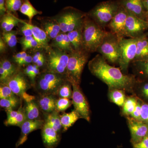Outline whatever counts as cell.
Segmentation results:
<instances>
[{
  "label": "cell",
  "instance_id": "obj_22",
  "mask_svg": "<svg viewBox=\"0 0 148 148\" xmlns=\"http://www.w3.org/2000/svg\"><path fill=\"white\" fill-rule=\"evenodd\" d=\"M137 51L134 61H139L148 58V38L144 36L137 38Z\"/></svg>",
  "mask_w": 148,
  "mask_h": 148
},
{
  "label": "cell",
  "instance_id": "obj_1",
  "mask_svg": "<svg viewBox=\"0 0 148 148\" xmlns=\"http://www.w3.org/2000/svg\"><path fill=\"white\" fill-rule=\"evenodd\" d=\"M88 67L90 73L106 84L110 90H130L135 85L134 76L125 75L120 68L111 66L100 54L88 62Z\"/></svg>",
  "mask_w": 148,
  "mask_h": 148
},
{
  "label": "cell",
  "instance_id": "obj_24",
  "mask_svg": "<svg viewBox=\"0 0 148 148\" xmlns=\"http://www.w3.org/2000/svg\"><path fill=\"white\" fill-rule=\"evenodd\" d=\"M24 108L27 119H40V109L36 99L31 101L25 102Z\"/></svg>",
  "mask_w": 148,
  "mask_h": 148
},
{
  "label": "cell",
  "instance_id": "obj_16",
  "mask_svg": "<svg viewBox=\"0 0 148 148\" xmlns=\"http://www.w3.org/2000/svg\"><path fill=\"white\" fill-rule=\"evenodd\" d=\"M43 143L46 148H55L61 140V135L50 126L44 124L41 129Z\"/></svg>",
  "mask_w": 148,
  "mask_h": 148
},
{
  "label": "cell",
  "instance_id": "obj_21",
  "mask_svg": "<svg viewBox=\"0 0 148 148\" xmlns=\"http://www.w3.org/2000/svg\"><path fill=\"white\" fill-rule=\"evenodd\" d=\"M82 25L81 27L67 33L74 50H83L82 41Z\"/></svg>",
  "mask_w": 148,
  "mask_h": 148
},
{
  "label": "cell",
  "instance_id": "obj_30",
  "mask_svg": "<svg viewBox=\"0 0 148 148\" xmlns=\"http://www.w3.org/2000/svg\"><path fill=\"white\" fill-rule=\"evenodd\" d=\"M72 87L71 84L67 79L59 88L57 91L56 96L58 98L71 99L72 98L73 93Z\"/></svg>",
  "mask_w": 148,
  "mask_h": 148
},
{
  "label": "cell",
  "instance_id": "obj_44",
  "mask_svg": "<svg viewBox=\"0 0 148 148\" xmlns=\"http://www.w3.org/2000/svg\"><path fill=\"white\" fill-rule=\"evenodd\" d=\"M38 47H40L38 43L37 42V41L34 38L31 41L29 42L27 44L22 46L23 50L24 51L29 49Z\"/></svg>",
  "mask_w": 148,
  "mask_h": 148
},
{
  "label": "cell",
  "instance_id": "obj_39",
  "mask_svg": "<svg viewBox=\"0 0 148 148\" xmlns=\"http://www.w3.org/2000/svg\"><path fill=\"white\" fill-rule=\"evenodd\" d=\"M12 14L9 12H7L3 16L1 17V29H2L3 32L4 31L6 27L8 26L10 21L11 18L12 16Z\"/></svg>",
  "mask_w": 148,
  "mask_h": 148
},
{
  "label": "cell",
  "instance_id": "obj_38",
  "mask_svg": "<svg viewBox=\"0 0 148 148\" xmlns=\"http://www.w3.org/2000/svg\"><path fill=\"white\" fill-rule=\"evenodd\" d=\"M140 121L148 124V104H144L141 106Z\"/></svg>",
  "mask_w": 148,
  "mask_h": 148
},
{
  "label": "cell",
  "instance_id": "obj_54",
  "mask_svg": "<svg viewBox=\"0 0 148 148\" xmlns=\"http://www.w3.org/2000/svg\"><path fill=\"white\" fill-rule=\"evenodd\" d=\"M143 1L144 7L148 12V0H143Z\"/></svg>",
  "mask_w": 148,
  "mask_h": 148
},
{
  "label": "cell",
  "instance_id": "obj_4",
  "mask_svg": "<svg viewBox=\"0 0 148 148\" xmlns=\"http://www.w3.org/2000/svg\"><path fill=\"white\" fill-rule=\"evenodd\" d=\"M86 15L74 8L67 7L53 18L59 24L61 32L68 33L81 27Z\"/></svg>",
  "mask_w": 148,
  "mask_h": 148
},
{
  "label": "cell",
  "instance_id": "obj_50",
  "mask_svg": "<svg viewBox=\"0 0 148 148\" xmlns=\"http://www.w3.org/2000/svg\"><path fill=\"white\" fill-rule=\"evenodd\" d=\"M6 48V44L1 36L0 38V52L1 53H3L5 51Z\"/></svg>",
  "mask_w": 148,
  "mask_h": 148
},
{
  "label": "cell",
  "instance_id": "obj_34",
  "mask_svg": "<svg viewBox=\"0 0 148 148\" xmlns=\"http://www.w3.org/2000/svg\"><path fill=\"white\" fill-rule=\"evenodd\" d=\"M7 12H16L19 10L23 3L22 0H5Z\"/></svg>",
  "mask_w": 148,
  "mask_h": 148
},
{
  "label": "cell",
  "instance_id": "obj_5",
  "mask_svg": "<svg viewBox=\"0 0 148 148\" xmlns=\"http://www.w3.org/2000/svg\"><path fill=\"white\" fill-rule=\"evenodd\" d=\"M88 58V53L84 50L75 51L69 53L66 77L71 84L80 85L82 74Z\"/></svg>",
  "mask_w": 148,
  "mask_h": 148
},
{
  "label": "cell",
  "instance_id": "obj_2",
  "mask_svg": "<svg viewBox=\"0 0 148 148\" xmlns=\"http://www.w3.org/2000/svg\"><path fill=\"white\" fill-rule=\"evenodd\" d=\"M82 32L83 48L88 53L97 51L109 33L96 24L87 14L83 23Z\"/></svg>",
  "mask_w": 148,
  "mask_h": 148
},
{
  "label": "cell",
  "instance_id": "obj_46",
  "mask_svg": "<svg viewBox=\"0 0 148 148\" xmlns=\"http://www.w3.org/2000/svg\"><path fill=\"white\" fill-rule=\"evenodd\" d=\"M33 62V57L30 55H27L24 60L19 62L17 64L19 66H26L30 65Z\"/></svg>",
  "mask_w": 148,
  "mask_h": 148
},
{
  "label": "cell",
  "instance_id": "obj_52",
  "mask_svg": "<svg viewBox=\"0 0 148 148\" xmlns=\"http://www.w3.org/2000/svg\"><path fill=\"white\" fill-rule=\"evenodd\" d=\"M142 91L144 96L148 98V83L143 86Z\"/></svg>",
  "mask_w": 148,
  "mask_h": 148
},
{
  "label": "cell",
  "instance_id": "obj_19",
  "mask_svg": "<svg viewBox=\"0 0 148 148\" xmlns=\"http://www.w3.org/2000/svg\"><path fill=\"white\" fill-rule=\"evenodd\" d=\"M41 25L42 29L45 31L50 40L55 38L61 32L59 24L53 17L42 19Z\"/></svg>",
  "mask_w": 148,
  "mask_h": 148
},
{
  "label": "cell",
  "instance_id": "obj_36",
  "mask_svg": "<svg viewBox=\"0 0 148 148\" xmlns=\"http://www.w3.org/2000/svg\"><path fill=\"white\" fill-rule=\"evenodd\" d=\"M15 95L8 86L1 83L0 86V99L9 98Z\"/></svg>",
  "mask_w": 148,
  "mask_h": 148
},
{
  "label": "cell",
  "instance_id": "obj_40",
  "mask_svg": "<svg viewBox=\"0 0 148 148\" xmlns=\"http://www.w3.org/2000/svg\"><path fill=\"white\" fill-rule=\"evenodd\" d=\"M19 23H20V19H18L15 16L12 15L9 23L3 32H8L12 31V29L14 28V27L18 25Z\"/></svg>",
  "mask_w": 148,
  "mask_h": 148
},
{
  "label": "cell",
  "instance_id": "obj_31",
  "mask_svg": "<svg viewBox=\"0 0 148 148\" xmlns=\"http://www.w3.org/2000/svg\"><path fill=\"white\" fill-rule=\"evenodd\" d=\"M16 33L17 32L14 31L3 32L2 37L9 47L12 48L16 46L17 42Z\"/></svg>",
  "mask_w": 148,
  "mask_h": 148
},
{
  "label": "cell",
  "instance_id": "obj_23",
  "mask_svg": "<svg viewBox=\"0 0 148 148\" xmlns=\"http://www.w3.org/2000/svg\"><path fill=\"white\" fill-rule=\"evenodd\" d=\"M59 112L55 110L51 113L45 115L44 120L45 124L55 130L56 132L61 134L63 132V127L61 121V118Z\"/></svg>",
  "mask_w": 148,
  "mask_h": 148
},
{
  "label": "cell",
  "instance_id": "obj_9",
  "mask_svg": "<svg viewBox=\"0 0 148 148\" xmlns=\"http://www.w3.org/2000/svg\"><path fill=\"white\" fill-rule=\"evenodd\" d=\"M137 38H122L119 41L120 69L124 72L128 68L130 63L133 61L137 51Z\"/></svg>",
  "mask_w": 148,
  "mask_h": 148
},
{
  "label": "cell",
  "instance_id": "obj_32",
  "mask_svg": "<svg viewBox=\"0 0 148 148\" xmlns=\"http://www.w3.org/2000/svg\"><path fill=\"white\" fill-rule=\"evenodd\" d=\"M138 103L134 98H128L125 100L123 106V112L125 115H131L133 112Z\"/></svg>",
  "mask_w": 148,
  "mask_h": 148
},
{
  "label": "cell",
  "instance_id": "obj_10",
  "mask_svg": "<svg viewBox=\"0 0 148 148\" xmlns=\"http://www.w3.org/2000/svg\"><path fill=\"white\" fill-rule=\"evenodd\" d=\"M29 78L23 71L18 69L3 84L8 86L12 92L21 99L27 90L32 86V82Z\"/></svg>",
  "mask_w": 148,
  "mask_h": 148
},
{
  "label": "cell",
  "instance_id": "obj_42",
  "mask_svg": "<svg viewBox=\"0 0 148 148\" xmlns=\"http://www.w3.org/2000/svg\"><path fill=\"white\" fill-rule=\"evenodd\" d=\"M141 106H142L140 105V103H138L135 110L131 114L133 119L140 121L141 115Z\"/></svg>",
  "mask_w": 148,
  "mask_h": 148
},
{
  "label": "cell",
  "instance_id": "obj_15",
  "mask_svg": "<svg viewBox=\"0 0 148 148\" xmlns=\"http://www.w3.org/2000/svg\"><path fill=\"white\" fill-rule=\"evenodd\" d=\"M44 124V120L27 119L20 127L21 129V135L16 143V148L26 142L27 140V136L30 133L37 130L41 129Z\"/></svg>",
  "mask_w": 148,
  "mask_h": 148
},
{
  "label": "cell",
  "instance_id": "obj_25",
  "mask_svg": "<svg viewBox=\"0 0 148 148\" xmlns=\"http://www.w3.org/2000/svg\"><path fill=\"white\" fill-rule=\"evenodd\" d=\"M61 121L63 127V132H66L69 128L71 127L77 121L80 119L79 115L75 110L71 111L70 112L64 113L60 115Z\"/></svg>",
  "mask_w": 148,
  "mask_h": 148
},
{
  "label": "cell",
  "instance_id": "obj_14",
  "mask_svg": "<svg viewBox=\"0 0 148 148\" xmlns=\"http://www.w3.org/2000/svg\"><path fill=\"white\" fill-rule=\"evenodd\" d=\"M128 125L133 144L139 143L148 134V125L147 123L135 119L128 120Z\"/></svg>",
  "mask_w": 148,
  "mask_h": 148
},
{
  "label": "cell",
  "instance_id": "obj_8",
  "mask_svg": "<svg viewBox=\"0 0 148 148\" xmlns=\"http://www.w3.org/2000/svg\"><path fill=\"white\" fill-rule=\"evenodd\" d=\"M119 39L110 32L103 40L97 51L112 64L118 63L120 58Z\"/></svg>",
  "mask_w": 148,
  "mask_h": 148
},
{
  "label": "cell",
  "instance_id": "obj_28",
  "mask_svg": "<svg viewBox=\"0 0 148 148\" xmlns=\"http://www.w3.org/2000/svg\"><path fill=\"white\" fill-rule=\"evenodd\" d=\"M109 96L111 101L119 106H123L126 100L124 91L122 89L111 90Z\"/></svg>",
  "mask_w": 148,
  "mask_h": 148
},
{
  "label": "cell",
  "instance_id": "obj_6",
  "mask_svg": "<svg viewBox=\"0 0 148 148\" xmlns=\"http://www.w3.org/2000/svg\"><path fill=\"white\" fill-rule=\"evenodd\" d=\"M120 7L119 2H103L95 6L87 14L96 24L104 29L116 15Z\"/></svg>",
  "mask_w": 148,
  "mask_h": 148
},
{
  "label": "cell",
  "instance_id": "obj_48",
  "mask_svg": "<svg viewBox=\"0 0 148 148\" xmlns=\"http://www.w3.org/2000/svg\"><path fill=\"white\" fill-rule=\"evenodd\" d=\"M33 70H34V66L33 65L30 64L28 65L23 71L25 75L29 78V79L32 75Z\"/></svg>",
  "mask_w": 148,
  "mask_h": 148
},
{
  "label": "cell",
  "instance_id": "obj_35",
  "mask_svg": "<svg viewBox=\"0 0 148 148\" xmlns=\"http://www.w3.org/2000/svg\"><path fill=\"white\" fill-rule=\"evenodd\" d=\"M0 66H1L3 69L5 70L8 74L9 77L13 75L18 70L14 64L7 59H3L1 61Z\"/></svg>",
  "mask_w": 148,
  "mask_h": 148
},
{
  "label": "cell",
  "instance_id": "obj_55",
  "mask_svg": "<svg viewBox=\"0 0 148 148\" xmlns=\"http://www.w3.org/2000/svg\"><path fill=\"white\" fill-rule=\"evenodd\" d=\"M147 23L148 26V12L147 14Z\"/></svg>",
  "mask_w": 148,
  "mask_h": 148
},
{
  "label": "cell",
  "instance_id": "obj_18",
  "mask_svg": "<svg viewBox=\"0 0 148 148\" xmlns=\"http://www.w3.org/2000/svg\"><path fill=\"white\" fill-rule=\"evenodd\" d=\"M57 98V96L53 95H40L36 101L40 110L44 115L56 110V102Z\"/></svg>",
  "mask_w": 148,
  "mask_h": 148
},
{
  "label": "cell",
  "instance_id": "obj_45",
  "mask_svg": "<svg viewBox=\"0 0 148 148\" xmlns=\"http://www.w3.org/2000/svg\"><path fill=\"white\" fill-rule=\"evenodd\" d=\"M27 55H28L25 51H21V52L16 53V55L13 56L14 60L17 64L19 62H21L22 60H24Z\"/></svg>",
  "mask_w": 148,
  "mask_h": 148
},
{
  "label": "cell",
  "instance_id": "obj_37",
  "mask_svg": "<svg viewBox=\"0 0 148 148\" xmlns=\"http://www.w3.org/2000/svg\"><path fill=\"white\" fill-rule=\"evenodd\" d=\"M20 21L22 24V26L20 27V31L24 36H33L32 29L28 26L27 23L21 19H20Z\"/></svg>",
  "mask_w": 148,
  "mask_h": 148
},
{
  "label": "cell",
  "instance_id": "obj_43",
  "mask_svg": "<svg viewBox=\"0 0 148 148\" xmlns=\"http://www.w3.org/2000/svg\"><path fill=\"white\" fill-rule=\"evenodd\" d=\"M134 148H148V136L147 135L139 143L133 144Z\"/></svg>",
  "mask_w": 148,
  "mask_h": 148
},
{
  "label": "cell",
  "instance_id": "obj_3",
  "mask_svg": "<svg viewBox=\"0 0 148 148\" xmlns=\"http://www.w3.org/2000/svg\"><path fill=\"white\" fill-rule=\"evenodd\" d=\"M66 80L67 79L65 75L44 71L38 75L33 86L40 96L49 95L56 96L59 88Z\"/></svg>",
  "mask_w": 148,
  "mask_h": 148
},
{
  "label": "cell",
  "instance_id": "obj_17",
  "mask_svg": "<svg viewBox=\"0 0 148 148\" xmlns=\"http://www.w3.org/2000/svg\"><path fill=\"white\" fill-rule=\"evenodd\" d=\"M119 3L128 12L144 20L145 7L143 0H120Z\"/></svg>",
  "mask_w": 148,
  "mask_h": 148
},
{
  "label": "cell",
  "instance_id": "obj_47",
  "mask_svg": "<svg viewBox=\"0 0 148 148\" xmlns=\"http://www.w3.org/2000/svg\"><path fill=\"white\" fill-rule=\"evenodd\" d=\"M7 13L5 6V0H0V15L2 16Z\"/></svg>",
  "mask_w": 148,
  "mask_h": 148
},
{
  "label": "cell",
  "instance_id": "obj_51",
  "mask_svg": "<svg viewBox=\"0 0 148 148\" xmlns=\"http://www.w3.org/2000/svg\"><path fill=\"white\" fill-rule=\"evenodd\" d=\"M46 64V57H45L44 56H43L42 57H40V59H39L36 65H37V66L39 67V68H40V67H42L43 66L45 65Z\"/></svg>",
  "mask_w": 148,
  "mask_h": 148
},
{
  "label": "cell",
  "instance_id": "obj_13",
  "mask_svg": "<svg viewBox=\"0 0 148 148\" xmlns=\"http://www.w3.org/2000/svg\"><path fill=\"white\" fill-rule=\"evenodd\" d=\"M127 15V11L120 5L116 14L108 24L110 33L119 39L125 37V29Z\"/></svg>",
  "mask_w": 148,
  "mask_h": 148
},
{
  "label": "cell",
  "instance_id": "obj_7",
  "mask_svg": "<svg viewBox=\"0 0 148 148\" xmlns=\"http://www.w3.org/2000/svg\"><path fill=\"white\" fill-rule=\"evenodd\" d=\"M46 51L47 53L45 71L65 75L69 62V53L51 46Z\"/></svg>",
  "mask_w": 148,
  "mask_h": 148
},
{
  "label": "cell",
  "instance_id": "obj_11",
  "mask_svg": "<svg viewBox=\"0 0 148 148\" xmlns=\"http://www.w3.org/2000/svg\"><path fill=\"white\" fill-rule=\"evenodd\" d=\"M71 84L73 90L72 102L75 110L79 115L81 118L89 122L90 109L86 98L82 91L79 85L74 83Z\"/></svg>",
  "mask_w": 148,
  "mask_h": 148
},
{
  "label": "cell",
  "instance_id": "obj_41",
  "mask_svg": "<svg viewBox=\"0 0 148 148\" xmlns=\"http://www.w3.org/2000/svg\"><path fill=\"white\" fill-rule=\"evenodd\" d=\"M139 64L140 69L146 75L148 76V58L142 61H135Z\"/></svg>",
  "mask_w": 148,
  "mask_h": 148
},
{
  "label": "cell",
  "instance_id": "obj_20",
  "mask_svg": "<svg viewBox=\"0 0 148 148\" xmlns=\"http://www.w3.org/2000/svg\"><path fill=\"white\" fill-rule=\"evenodd\" d=\"M27 24L32 29L33 36L38 43L40 47L47 50L50 46L49 44L50 39L45 31L42 29L30 23H27Z\"/></svg>",
  "mask_w": 148,
  "mask_h": 148
},
{
  "label": "cell",
  "instance_id": "obj_29",
  "mask_svg": "<svg viewBox=\"0 0 148 148\" xmlns=\"http://www.w3.org/2000/svg\"><path fill=\"white\" fill-rule=\"evenodd\" d=\"M20 105L18 108V113L14 118L9 121H5L4 124L6 126L13 125L20 127L21 125L27 120V116L25 114L24 108Z\"/></svg>",
  "mask_w": 148,
  "mask_h": 148
},
{
  "label": "cell",
  "instance_id": "obj_53",
  "mask_svg": "<svg viewBox=\"0 0 148 148\" xmlns=\"http://www.w3.org/2000/svg\"><path fill=\"white\" fill-rule=\"evenodd\" d=\"M39 57H38V55H37L36 53H35L34 55L33 56V63L34 64H36L38 61L39 59H40Z\"/></svg>",
  "mask_w": 148,
  "mask_h": 148
},
{
  "label": "cell",
  "instance_id": "obj_27",
  "mask_svg": "<svg viewBox=\"0 0 148 148\" xmlns=\"http://www.w3.org/2000/svg\"><path fill=\"white\" fill-rule=\"evenodd\" d=\"M21 99L16 95L6 98L0 99V106L5 111L13 110L21 103Z\"/></svg>",
  "mask_w": 148,
  "mask_h": 148
},
{
  "label": "cell",
  "instance_id": "obj_26",
  "mask_svg": "<svg viewBox=\"0 0 148 148\" xmlns=\"http://www.w3.org/2000/svg\"><path fill=\"white\" fill-rule=\"evenodd\" d=\"M19 11L21 13L28 17L30 22H32L34 16L42 13V12L37 10L33 6L29 0H24L23 1V4Z\"/></svg>",
  "mask_w": 148,
  "mask_h": 148
},
{
  "label": "cell",
  "instance_id": "obj_33",
  "mask_svg": "<svg viewBox=\"0 0 148 148\" xmlns=\"http://www.w3.org/2000/svg\"><path fill=\"white\" fill-rule=\"evenodd\" d=\"M73 104L72 101L66 98H58L56 102V110L59 112L66 110Z\"/></svg>",
  "mask_w": 148,
  "mask_h": 148
},
{
  "label": "cell",
  "instance_id": "obj_12",
  "mask_svg": "<svg viewBox=\"0 0 148 148\" xmlns=\"http://www.w3.org/2000/svg\"><path fill=\"white\" fill-rule=\"evenodd\" d=\"M147 27V21L128 12L125 29V37L137 38L142 36Z\"/></svg>",
  "mask_w": 148,
  "mask_h": 148
},
{
  "label": "cell",
  "instance_id": "obj_56",
  "mask_svg": "<svg viewBox=\"0 0 148 148\" xmlns=\"http://www.w3.org/2000/svg\"></svg>",
  "mask_w": 148,
  "mask_h": 148
},
{
  "label": "cell",
  "instance_id": "obj_49",
  "mask_svg": "<svg viewBox=\"0 0 148 148\" xmlns=\"http://www.w3.org/2000/svg\"><path fill=\"white\" fill-rule=\"evenodd\" d=\"M34 38L33 36H24L21 38L20 40V43L21 45L23 46L29 43V42L32 41V40L34 39Z\"/></svg>",
  "mask_w": 148,
  "mask_h": 148
}]
</instances>
